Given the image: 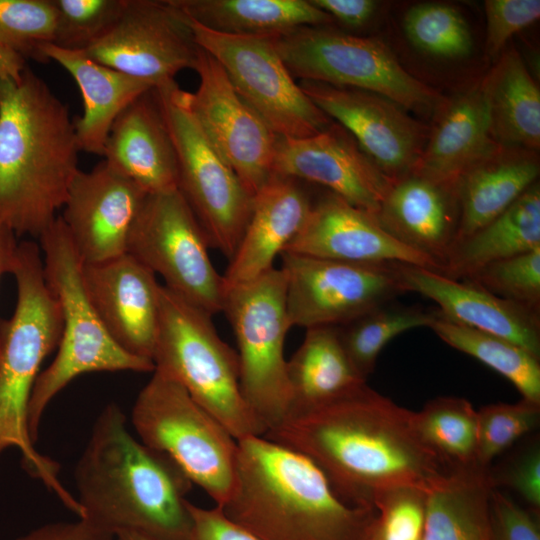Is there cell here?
<instances>
[{
    "label": "cell",
    "instance_id": "e575fe53",
    "mask_svg": "<svg viewBox=\"0 0 540 540\" xmlns=\"http://www.w3.org/2000/svg\"><path fill=\"white\" fill-rule=\"evenodd\" d=\"M55 27L52 0H0V80L18 81L29 60L46 62Z\"/></svg>",
    "mask_w": 540,
    "mask_h": 540
},
{
    "label": "cell",
    "instance_id": "60d3db41",
    "mask_svg": "<svg viewBox=\"0 0 540 540\" xmlns=\"http://www.w3.org/2000/svg\"><path fill=\"white\" fill-rule=\"evenodd\" d=\"M463 280L540 311V247L491 263Z\"/></svg>",
    "mask_w": 540,
    "mask_h": 540
},
{
    "label": "cell",
    "instance_id": "4fadbf2b",
    "mask_svg": "<svg viewBox=\"0 0 540 540\" xmlns=\"http://www.w3.org/2000/svg\"><path fill=\"white\" fill-rule=\"evenodd\" d=\"M188 21L196 44L216 59L239 96L276 135L309 137L333 122L294 81L273 37L227 34Z\"/></svg>",
    "mask_w": 540,
    "mask_h": 540
},
{
    "label": "cell",
    "instance_id": "30bf717a",
    "mask_svg": "<svg viewBox=\"0 0 540 540\" xmlns=\"http://www.w3.org/2000/svg\"><path fill=\"white\" fill-rule=\"evenodd\" d=\"M285 291L284 273L274 267L250 282L226 286L223 307L236 339L242 395L266 432L291 408Z\"/></svg>",
    "mask_w": 540,
    "mask_h": 540
},
{
    "label": "cell",
    "instance_id": "5b68a950",
    "mask_svg": "<svg viewBox=\"0 0 540 540\" xmlns=\"http://www.w3.org/2000/svg\"><path fill=\"white\" fill-rule=\"evenodd\" d=\"M11 274L16 282V305L11 318L0 321V455L17 448L28 473L72 507L75 498L58 480L57 463L36 450L28 430V405L35 382L62 333L60 307L46 281L37 243L19 242Z\"/></svg>",
    "mask_w": 540,
    "mask_h": 540
},
{
    "label": "cell",
    "instance_id": "f35d334b",
    "mask_svg": "<svg viewBox=\"0 0 540 540\" xmlns=\"http://www.w3.org/2000/svg\"><path fill=\"white\" fill-rule=\"evenodd\" d=\"M56 10L53 45L86 51L105 36L123 13L127 0H52Z\"/></svg>",
    "mask_w": 540,
    "mask_h": 540
},
{
    "label": "cell",
    "instance_id": "d590c367",
    "mask_svg": "<svg viewBox=\"0 0 540 540\" xmlns=\"http://www.w3.org/2000/svg\"><path fill=\"white\" fill-rule=\"evenodd\" d=\"M437 313V308L391 301L338 326L340 342L355 370L367 381L379 354L393 338L414 328H429Z\"/></svg>",
    "mask_w": 540,
    "mask_h": 540
},
{
    "label": "cell",
    "instance_id": "4316f807",
    "mask_svg": "<svg viewBox=\"0 0 540 540\" xmlns=\"http://www.w3.org/2000/svg\"><path fill=\"white\" fill-rule=\"evenodd\" d=\"M539 172L536 151L501 145L466 170L455 184L459 220L454 244L508 209L538 182Z\"/></svg>",
    "mask_w": 540,
    "mask_h": 540
},
{
    "label": "cell",
    "instance_id": "f1b7e54d",
    "mask_svg": "<svg viewBox=\"0 0 540 540\" xmlns=\"http://www.w3.org/2000/svg\"><path fill=\"white\" fill-rule=\"evenodd\" d=\"M537 247H540L539 182L495 219L455 243L440 274L463 280L491 263Z\"/></svg>",
    "mask_w": 540,
    "mask_h": 540
},
{
    "label": "cell",
    "instance_id": "ee69618b",
    "mask_svg": "<svg viewBox=\"0 0 540 540\" xmlns=\"http://www.w3.org/2000/svg\"><path fill=\"white\" fill-rule=\"evenodd\" d=\"M485 48L488 56L495 57L509 39L540 17L539 0H486Z\"/></svg>",
    "mask_w": 540,
    "mask_h": 540
},
{
    "label": "cell",
    "instance_id": "f546056e",
    "mask_svg": "<svg viewBox=\"0 0 540 540\" xmlns=\"http://www.w3.org/2000/svg\"><path fill=\"white\" fill-rule=\"evenodd\" d=\"M490 131L501 146L537 151L540 147V91L519 52L503 51L482 79Z\"/></svg>",
    "mask_w": 540,
    "mask_h": 540
},
{
    "label": "cell",
    "instance_id": "b9f144b4",
    "mask_svg": "<svg viewBox=\"0 0 540 540\" xmlns=\"http://www.w3.org/2000/svg\"><path fill=\"white\" fill-rule=\"evenodd\" d=\"M427 493L411 488L382 495L369 540H422Z\"/></svg>",
    "mask_w": 540,
    "mask_h": 540
},
{
    "label": "cell",
    "instance_id": "e0dca14e",
    "mask_svg": "<svg viewBox=\"0 0 540 540\" xmlns=\"http://www.w3.org/2000/svg\"><path fill=\"white\" fill-rule=\"evenodd\" d=\"M309 99L342 126L379 170L392 181L413 172L431 127L379 94L300 80Z\"/></svg>",
    "mask_w": 540,
    "mask_h": 540
},
{
    "label": "cell",
    "instance_id": "ffe728a7",
    "mask_svg": "<svg viewBox=\"0 0 540 540\" xmlns=\"http://www.w3.org/2000/svg\"><path fill=\"white\" fill-rule=\"evenodd\" d=\"M82 281L112 339L128 353L152 360L160 316L156 275L126 252L83 264Z\"/></svg>",
    "mask_w": 540,
    "mask_h": 540
},
{
    "label": "cell",
    "instance_id": "f6af8a7d",
    "mask_svg": "<svg viewBox=\"0 0 540 540\" xmlns=\"http://www.w3.org/2000/svg\"><path fill=\"white\" fill-rule=\"evenodd\" d=\"M490 518L492 540H540L539 513L496 488L490 495Z\"/></svg>",
    "mask_w": 540,
    "mask_h": 540
},
{
    "label": "cell",
    "instance_id": "bcb514c9",
    "mask_svg": "<svg viewBox=\"0 0 540 540\" xmlns=\"http://www.w3.org/2000/svg\"><path fill=\"white\" fill-rule=\"evenodd\" d=\"M192 518L190 540H260L229 519L219 506L202 508L189 502Z\"/></svg>",
    "mask_w": 540,
    "mask_h": 540
},
{
    "label": "cell",
    "instance_id": "5bb4252c",
    "mask_svg": "<svg viewBox=\"0 0 540 540\" xmlns=\"http://www.w3.org/2000/svg\"><path fill=\"white\" fill-rule=\"evenodd\" d=\"M290 328L342 326L406 293L399 263L356 264L281 253Z\"/></svg>",
    "mask_w": 540,
    "mask_h": 540
},
{
    "label": "cell",
    "instance_id": "1f68e13d",
    "mask_svg": "<svg viewBox=\"0 0 540 540\" xmlns=\"http://www.w3.org/2000/svg\"><path fill=\"white\" fill-rule=\"evenodd\" d=\"M197 23L227 34L277 37L333 19L310 0H170Z\"/></svg>",
    "mask_w": 540,
    "mask_h": 540
},
{
    "label": "cell",
    "instance_id": "cb8c5ba5",
    "mask_svg": "<svg viewBox=\"0 0 540 540\" xmlns=\"http://www.w3.org/2000/svg\"><path fill=\"white\" fill-rule=\"evenodd\" d=\"M102 157L112 170L148 194L178 189L176 152L154 88L116 118Z\"/></svg>",
    "mask_w": 540,
    "mask_h": 540
},
{
    "label": "cell",
    "instance_id": "7a4b0ae2",
    "mask_svg": "<svg viewBox=\"0 0 540 540\" xmlns=\"http://www.w3.org/2000/svg\"><path fill=\"white\" fill-rule=\"evenodd\" d=\"M81 519L114 536L121 531L160 540H190L186 495L193 483L166 454L128 430L109 403L96 418L75 472Z\"/></svg>",
    "mask_w": 540,
    "mask_h": 540
},
{
    "label": "cell",
    "instance_id": "277c9868",
    "mask_svg": "<svg viewBox=\"0 0 540 540\" xmlns=\"http://www.w3.org/2000/svg\"><path fill=\"white\" fill-rule=\"evenodd\" d=\"M224 514L260 540H369L376 510L350 505L306 456L264 436L238 440Z\"/></svg>",
    "mask_w": 540,
    "mask_h": 540
},
{
    "label": "cell",
    "instance_id": "7c38bea8",
    "mask_svg": "<svg viewBox=\"0 0 540 540\" xmlns=\"http://www.w3.org/2000/svg\"><path fill=\"white\" fill-rule=\"evenodd\" d=\"M209 248L200 222L176 189L147 195L127 252L160 275L166 288L213 316L223 312L226 283Z\"/></svg>",
    "mask_w": 540,
    "mask_h": 540
},
{
    "label": "cell",
    "instance_id": "44dd1931",
    "mask_svg": "<svg viewBox=\"0 0 540 540\" xmlns=\"http://www.w3.org/2000/svg\"><path fill=\"white\" fill-rule=\"evenodd\" d=\"M283 252L356 264L404 263L440 273L436 262L394 239L376 216L329 191L314 199L303 228Z\"/></svg>",
    "mask_w": 540,
    "mask_h": 540
},
{
    "label": "cell",
    "instance_id": "9a60e30c",
    "mask_svg": "<svg viewBox=\"0 0 540 540\" xmlns=\"http://www.w3.org/2000/svg\"><path fill=\"white\" fill-rule=\"evenodd\" d=\"M198 49L188 18L170 0H127L116 24L84 52L155 88L194 70Z\"/></svg>",
    "mask_w": 540,
    "mask_h": 540
},
{
    "label": "cell",
    "instance_id": "9c48e42d",
    "mask_svg": "<svg viewBox=\"0 0 540 540\" xmlns=\"http://www.w3.org/2000/svg\"><path fill=\"white\" fill-rule=\"evenodd\" d=\"M273 41L291 75L301 80L373 92L420 115H436L446 102L378 39L304 26Z\"/></svg>",
    "mask_w": 540,
    "mask_h": 540
},
{
    "label": "cell",
    "instance_id": "8992f818",
    "mask_svg": "<svg viewBox=\"0 0 540 540\" xmlns=\"http://www.w3.org/2000/svg\"><path fill=\"white\" fill-rule=\"evenodd\" d=\"M39 242L45 278L60 307L62 333L55 358L40 372L30 397L27 422L34 443L47 406L76 377L155 368L152 360L128 353L107 332L87 296L83 263L59 215Z\"/></svg>",
    "mask_w": 540,
    "mask_h": 540
},
{
    "label": "cell",
    "instance_id": "ab89813d",
    "mask_svg": "<svg viewBox=\"0 0 540 540\" xmlns=\"http://www.w3.org/2000/svg\"><path fill=\"white\" fill-rule=\"evenodd\" d=\"M477 464L488 469L492 461L540 424V404L526 399L490 404L477 410Z\"/></svg>",
    "mask_w": 540,
    "mask_h": 540
},
{
    "label": "cell",
    "instance_id": "4dcf8cb0",
    "mask_svg": "<svg viewBox=\"0 0 540 540\" xmlns=\"http://www.w3.org/2000/svg\"><path fill=\"white\" fill-rule=\"evenodd\" d=\"M287 373L289 414L325 405L367 383L348 359L336 326L306 329L303 342L287 360Z\"/></svg>",
    "mask_w": 540,
    "mask_h": 540
},
{
    "label": "cell",
    "instance_id": "d4e9b609",
    "mask_svg": "<svg viewBox=\"0 0 540 540\" xmlns=\"http://www.w3.org/2000/svg\"><path fill=\"white\" fill-rule=\"evenodd\" d=\"M394 239L442 266L457 233L455 187L410 173L392 182L377 215Z\"/></svg>",
    "mask_w": 540,
    "mask_h": 540
},
{
    "label": "cell",
    "instance_id": "484cf974",
    "mask_svg": "<svg viewBox=\"0 0 540 540\" xmlns=\"http://www.w3.org/2000/svg\"><path fill=\"white\" fill-rule=\"evenodd\" d=\"M437 116L412 173L455 187L466 170L498 145L490 131L482 80L446 100Z\"/></svg>",
    "mask_w": 540,
    "mask_h": 540
},
{
    "label": "cell",
    "instance_id": "c3c4849f",
    "mask_svg": "<svg viewBox=\"0 0 540 540\" xmlns=\"http://www.w3.org/2000/svg\"><path fill=\"white\" fill-rule=\"evenodd\" d=\"M317 8L327 13L333 21L350 28H359L368 23L378 7L373 0H310Z\"/></svg>",
    "mask_w": 540,
    "mask_h": 540
},
{
    "label": "cell",
    "instance_id": "8d00e7d4",
    "mask_svg": "<svg viewBox=\"0 0 540 540\" xmlns=\"http://www.w3.org/2000/svg\"><path fill=\"white\" fill-rule=\"evenodd\" d=\"M415 429L423 441L448 467L477 464V410L465 398L441 396L414 412Z\"/></svg>",
    "mask_w": 540,
    "mask_h": 540
},
{
    "label": "cell",
    "instance_id": "ba28073f",
    "mask_svg": "<svg viewBox=\"0 0 540 540\" xmlns=\"http://www.w3.org/2000/svg\"><path fill=\"white\" fill-rule=\"evenodd\" d=\"M138 439L169 456L216 503L232 492L238 441L174 379L154 370L131 412Z\"/></svg>",
    "mask_w": 540,
    "mask_h": 540
},
{
    "label": "cell",
    "instance_id": "836d02e7",
    "mask_svg": "<svg viewBox=\"0 0 540 540\" xmlns=\"http://www.w3.org/2000/svg\"><path fill=\"white\" fill-rule=\"evenodd\" d=\"M429 328L447 345L505 377L523 399L540 404V359L506 339L452 321L439 309Z\"/></svg>",
    "mask_w": 540,
    "mask_h": 540
},
{
    "label": "cell",
    "instance_id": "7dc6e473",
    "mask_svg": "<svg viewBox=\"0 0 540 540\" xmlns=\"http://www.w3.org/2000/svg\"><path fill=\"white\" fill-rule=\"evenodd\" d=\"M115 536L84 519L56 522L35 528L17 540H114Z\"/></svg>",
    "mask_w": 540,
    "mask_h": 540
},
{
    "label": "cell",
    "instance_id": "74e56055",
    "mask_svg": "<svg viewBox=\"0 0 540 540\" xmlns=\"http://www.w3.org/2000/svg\"><path fill=\"white\" fill-rule=\"evenodd\" d=\"M409 41L421 51L445 58H460L471 53L470 29L453 6L423 3L410 8L403 21Z\"/></svg>",
    "mask_w": 540,
    "mask_h": 540
},
{
    "label": "cell",
    "instance_id": "2e32d148",
    "mask_svg": "<svg viewBox=\"0 0 540 540\" xmlns=\"http://www.w3.org/2000/svg\"><path fill=\"white\" fill-rule=\"evenodd\" d=\"M199 86L187 101L199 126L253 197L273 175L278 135L239 96L222 66L199 47Z\"/></svg>",
    "mask_w": 540,
    "mask_h": 540
},
{
    "label": "cell",
    "instance_id": "603a6c76",
    "mask_svg": "<svg viewBox=\"0 0 540 540\" xmlns=\"http://www.w3.org/2000/svg\"><path fill=\"white\" fill-rule=\"evenodd\" d=\"M304 182L273 174L252 199L251 214L223 275L226 286L250 282L274 268L275 258L303 228L314 198Z\"/></svg>",
    "mask_w": 540,
    "mask_h": 540
},
{
    "label": "cell",
    "instance_id": "83f0119b",
    "mask_svg": "<svg viewBox=\"0 0 540 540\" xmlns=\"http://www.w3.org/2000/svg\"><path fill=\"white\" fill-rule=\"evenodd\" d=\"M42 53L47 61L62 66L80 90L83 113L74 121L80 151L102 156L116 118L135 99L153 89V85L105 66L83 51L47 44Z\"/></svg>",
    "mask_w": 540,
    "mask_h": 540
},
{
    "label": "cell",
    "instance_id": "d6a6232c",
    "mask_svg": "<svg viewBox=\"0 0 540 540\" xmlns=\"http://www.w3.org/2000/svg\"><path fill=\"white\" fill-rule=\"evenodd\" d=\"M489 468H454L428 492L422 540H492Z\"/></svg>",
    "mask_w": 540,
    "mask_h": 540
},
{
    "label": "cell",
    "instance_id": "ac0fdd59",
    "mask_svg": "<svg viewBox=\"0 0 540 540\" xmlns=\"http://www.w3.org/2000/svg\"><path fill=\"white\" fill-rule=\"evenodd\" d=\"M273 174L323 186L376 217L393 182L334 121L309 137L278 136Z\"/></svg>",
    "mask_w": 540,
    "mask_h": 540
},
{
    "label": "cell",
    "instance_id": "681fc988",
    "mask_svg": "<svg viewBox=\"0 0 540 540\" xmlns=\"http://www.w3.org/2000/svg\"><path fill=\"white\" fill-rule=\"evenodd\" d=\"M18 244L16 234L8 226L0 222V278L4 274H11Z\"/></svg>",
    "mask_w": 540,
    "mask_h": 540
},
{
    "label": "cell",
    "instance_id": "6da1fadb",
    "mask_svg": "<svg viewBox=\"0 0 540 540\" xmlns=\"http://www.w3.org/2000/svg\"><path fill=\"white\" fill-rule=\"evenodd\" d=\"M263 436L309 458L348 504L374 510L393 490L428 494L452 470L419 437L414 412L367 383Z\"/></svg>",
    "mask_w": 540,
    "mask_h": 540
},
{
    "label": "cell",
    "instance_id": "d6986e66",
    "mask_svg": "<svg viewBox=\"0 0 540 540\" xmlns=\"http://www.w3.org/2000/svg\"><path fill=\"white\" fill-rule=\"evenodd\" d=\"M148 193L103 160L76 174L61 218L83 264L127 252L128 239Z\"/></svg>",
    "mask_w": 540,
    "mask_h": 540
},
{
    "label": "cell",
    "instance_id": "7402d4cb",
    "mask_svg": "<svg viewBox=\"0 0 540 540\" xmlns=\"http://www.w3.org/2000/svg\"><path fill=\"white\" fill-rule=\"evenodd\" d=\"M406 292L434 301L441 314L467 327L506 339L540 359V311L500 298L468 280L399 263Z\"/></svg>",
    "mask_w": 540,
    "mask_h": 540
},
{
    "label": "cell",
    "instance_id": "8fae6325",
    "mask_svg": "<svg viewBox=\"0 0 540 540\" xmlns=\"http://www.w3.org/2000/svg\"><path fill=\"white\" fill-rule=\"evenodd\" d=\"M154 90L176 152L178 190L210 247L230 259L248 223L253 197L199 126L187 91L175 80Z\"/></svg>",
    "mask_w": 540,
    "mask_h": 540
},
{
    "label": "cell",
    "instance_id": "3957f363",
    "mask_svg": "<svg viewBox=\"0 0 540 540\" xmlns=\"http://www.w3.org/2000/svg\"><path fill=\"white\" fill-rule=\"evenodd\" d=\"M69 108L29 67L0 80V222L39 239L58 217L79 172Z\"/></svg>",
    "mask_w": 540,
    "mask_h": 540
},
{
    "label": "cell",
    "instance_id": "7bdbcfd3",
    "mask_svg": "<svg viewBox=\"0 0 540 540\" xmlns=\"http://www.w3.org/2000/svg\"><path fill=\"white\" fill-rule=\"evenodd\" d=\"M493 488L506 486L516 492L529 509L540 511V445L537 438L509 456L497 469L489 467Z\"/></svg>",
    "mask_w": 540,
    "mask_h": 540
},
{
    "label": "cell",
    "instance_id": "f907efd6",
    "mask_svg": "<svg viewBox=\"0 0 540 540\" xmlns=\"http://www.w3.org/2000/svg\"><path fill=\"white\" fill-rule=\"evenodd\" d=\"M116 540H160L142 533L133 531H121L115 535Z\"/></svg>",
    "mask_w": 540,
    "mask_h": 540
},
{
    "label": "cell",
    "instance_id": "52a82bcc",
    "mask_svg": "<svg viewBox=\"0 0 540 540\" xmlns=\"http://www.w3.org/2000/svg\"><path fill=\"white\" fill-rule=\"evenodd\" d=\"M211 317L161 284L154 370L182 385L237 441L263 436L266 428L241 392L237 352L220 338Z\"/></svg>",
    "mask_w": 540,
    "mask_h": 540
}]
</instances>
